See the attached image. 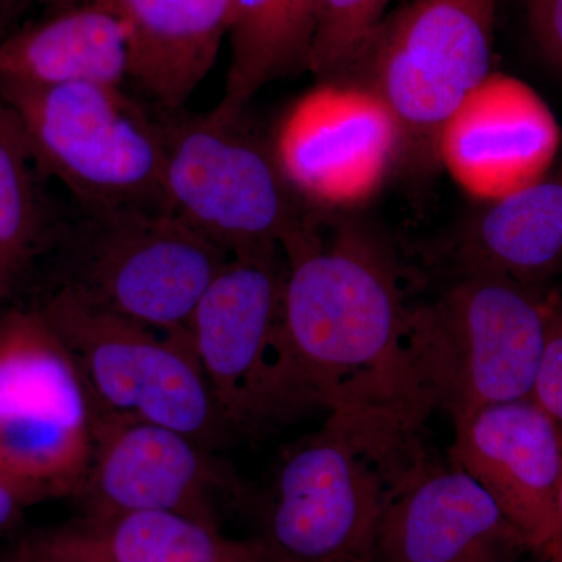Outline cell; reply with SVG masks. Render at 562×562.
<instances>
[{
	"label": "cell",
	"instance_id": "6da1fadb",
	"mask_svg": "<svg viewBox=\"0 0 562 562\" xmlns=\"http://www.w3.org/2000/svg\"><path fill=\"white\" fill-rule=\"evenodd\" d=\"M288 255L283 324L305 379L338 416L398 425L402 336L408 310L397 265L371 225L339 214Z\"/></svg>",
	"mask_w": 562,
	"mask_h": 562
},
{
	"label": "cell",
	"instance_id": "7a4b0ae2",
	"mask_svg": "<svg viewBox=\"0 0 562 562\" xmlns=\"http://www.w3.org/2000/svg\"><path fill=\"white\" fill-rule=\"evenodd\" d=\"M546 291L497 273H464L435 301L408 310L402 406L409 427L432 412L458 425L486 406L532 398Z\"/></svg>",
	"mask_w": 562,
	"mask_h": 562
},
{
	"label": "cell",
	"instance_id": "3957f363",
	"mask_svg": "<svg viewBox=\"0 0 562 562\" xmlns=\"http://www.w3.org/2000/svg\"><path fill=\"white\" fill-rule=\"evenodd\" d=\"M169 210L231 258L262 260L305 241L316 220L281 171L272 140L217 111L154 105ZM310 210V209H308Z\"/></svg>",
	"mask_w": 562,
	"mask_h": 562
},
{
	"label": "cell",
	"instance_id": "277c9868",
	"mask_svg": "<svg viewBox=\"0 0 562 562\" xmlns=\"http://www.w3.org/2000/svg\"><path fill=\"white\" fill-rule=\"evenodd\" d=\"M409 436L333 414L281 462L262 562H372L376 535Z\"/></svg>",
	"mask_w": 562,
	"mask_h": 562
},
{
	"label": "cell",
	"instance_id": "5b68a950",
	"mask_svg": "<svg viewBox=\"0 0 562 562\" xmlns=\"http://www.w3.org/2000/svg\"><path fill=\"white\" fill-rule=\"evenodd\" d=\"M43 177L83 209L169 210L166 154L154 106L122 87L0 81Z\"/></svg>",
	"mask_w": 562,
	"mask_h": 562
},
{
	"label": "cell",
	"instance_id": "8992f818",
	"mask_svg": "<svg viewBox=\"0 0 562 562\" xmlns=\"http://www.w3.org/2000/svg\"><path fill=\"white\" fill-rule=\"evenodd\" d=\"M58 222L55 288L151 327L187 328L195 305L232 260L171 211L83 209Z\"/></svg>",
	"mask_w": 562,
	"mask_h": 562
},
{
	"label": "cell",
	"instance_id": "52a82bcc",
	"mask_svg": "<svg viewBox=\"0 0 562 562\" xmlns=\"http://www.w3.org/2000/svg\"><path fill=\"white\" fill-rule=\"evenodd\" d=\"M284 273L277 257L232 258L188 322L217 412L231 432L261 436L324 406L284 330Z\"/></svg>",
	"mask_w": 562,
	"mask_h": 562
},
{
	"label": "cell",
	"instance_id": "ba28073f",
	"mask_svg": "<svg viewBox=\"0 0 562 562\" xmlns=\"http://www.w3.org/2000/svg\"><path fill=\"white\" fill-rule=\"evenodd\" d=\"M497 9L498 0H409L339 77L382 95L405 132L408 162L438 160L443 125L490 77Z\"/></svg>",
	"mask_w": 562,
	"mask_h": 562
},
{
	"label": "cell",
	"instance_id": "9c48e42d",
	"mask_svg": "<svg viewBox=\"0 0 562 562\" xmlns=\"http://www.w3.org/2000/svg\"><path fill=\"white\" fill-rule=\"evenodd\" d=\"M40 312L66 344L99 412L131 414L213 450L231 435L190 328L151 327L54 288Z\"/></svg>",
	"mask_w": 562,
	"mask_h": 562
},
{
	"label": "cell",
	"instance_id": "30bf717a",
	"mask_svg": "<svg viewBox=\"0 0 562 562\" xmlns=\"http://www.w3.org/2000/svg\"><path fill=\"white\" fill-rule=\"evenodd\" d=\"M99 408L79 364L40 310L0 319V468L36 502L76 497Z\"/></svg>",
	"mask_w": 562,
	"mask_h": 562
},
{
	"label": "cell",
	"instance_id": "8fae6325",
	"mask_svg": "<svg viewBox=\"0 0 562 562\" xmlns=\"http://www.w3.org/2000/svg\"><path fill=\"white\" fill-rule=\"evenodd\" d=\"M273 151L310 210L349 214L408 161L405 132L379 92L360 81H317L284 113Z\"/></svg>",
	"mask_w": 562,
	"mask_h": 562
},
{
	"label": "cell",
	"instance_id": "7c38bea8",
	"mask_svg": "<svg viewBox=\"0 0 562 562\" xmlns=\"http://www.w3.org/2000/svg\"><path fill=\"white\" fill-rule=\"evenodd\" d=\"M231 476L190 436L99 412L90 468L76 497L81 514L166 512L217 527L213 498Z\"/></svg>",
	"mask_w": 562,
	"mask_h": 562
},
{
	"label": "cell",
	"instance_id": "4fadbf2b",
	"mask_svg": "<svg viewBox=\"0 0 562 562\" xmlns=\"http://www.w3.org/2000/svg\"><path fill=\"white\" fill-rule=\"evenodd\" d=\"M560 147V125L541 95L491 72L443 125L438 161L462 191L491 203L541 180Z\"/></svg>",
	"mask_w": 562,
	"mask_h": 562
},
{
	"label": "cell",
	"instance_id": "5bb4252c",
	"mask_svg": "<svg viewBox=\"0 0 562 562\" xmlns=\"http://www.w3.org/2000/svg\"><path fill=\"white\" fill-rule=\"evenodd\" d=\"M450 460L482 484L531 552L549 558L557 528L562 435L538 403H497L454 425Z\"/></svg>",
	"mask_w": 562,
	"mask_h": 562
},
{
	"label": "cell",
	"instance_id": "9a60e30c",
	"mask_svg": "<svg viewBox=\"0 0 562 562\" xmlns=\"http://www.w3.org/2000/svg\"><path fill=\"white\" fill-rule=\"evenodd\" d=\"M528 550L471 475L417 464L392 486L372 562H516Z\"/></svg>",
	"mask_w": 562,
	"mask_h": 562
},
{
	"label": "cell",
	"instance_id": "2e32d148",
	"mask_svg": "<svg viewBox=\"0 0 562 562\" xmlns=\"http://www.w3.org/2000/svg\"><path fill=\"white\" fill-rule=\"evenodd\" d=\"M91 3L127 31V80L154 105L184 109L216 65L227 36L231 0H46Z\"/></svg>",
	"mask_w": 562,
	"mask_h": 562
},
{
	"label": "cell",
	"instance_id": "e0dca14e",
	"mask_svg": "<svg viewBox=\"0 0 562 562\" xmlns=\"http://www.w3.org/2000/svg\"><path fill=\"white\" fill-rule=\"evenodd\" d=\"M29 562H262L255 542L181 514H81L36 532L21 552Z\"/></svg>",
	"mask_w": 562,
	"mask_h": 562
},
{
	"label": "cell",
	"instance_id": "ac0fdd59",
	"mask_svg": "<svg viewBox=\"0 0 562 562\" xmlns=\"http://www.w3.org/2000/svg\"><path fill=\"white\" fill-rule=\"evenodd\" d=\"M458 276L497 273L552 286L562 277V158L541 180L508 198L484 203L453 246Z\"/></svg>",
	"mask_w": 562,
	"mask_h": 562
},
{
	"label": "cell",
	"instance_id": "d6986e66",
	"mask_svg": "<svg viewBox=\"0 0 562 562\" xmlns=\"http://www.w3.org/2000/svg\"><path fill=\"white\" fill-rule=\"evenodd\" d=\"M127 69V31L91 3L50 7L0 38V81L122 87Z\"/></svg>",
	"mask_w": 562,
	"mask_h": 562
},
{
	"label": "cell",
	"instance_id": "ffe728a7",
	"mask_svg": "<svg viewBox=\"0 0 562 562\" xmlns=\"http://www.w3.org/2000/svg\"><path fill=\"white\" fill-rule=\"evenodd\" d=\"M321 0H231V63L214 111L243 116L272 81L308 69Z\"/></svg>",
	"mask_w": 562,
	"mask_h": 562
},
{
	"label": "cell",
	"instance_id": "44dd1931",
	"mask_svg": "<svg viewBox=\"0 0 562 562\" xmlns=\"http://www.w3.org/2000/svg\"><path fill=\"white\" fill-rule=\"evenodd\" d=\"M41 177L16 114L0 95V297L49 250L57 232Z\"/></svg>",
	"mask_w": 562,
	"mask_h": 562
},
{
	"label": "cell",
	"instance_id": "7402d4cb",
	"mask_svg": "<svg viewBox=\"0 0 562 562\" xmlns=\"http://www.w3.org/2000/svg\"><path fill=\"white\" fill-rule=\"evenodd\" d=\"M391 0H321L308 69L317 81L346 74L384 20Z\"/></svg>",
	"mask_w": 562,
	"mask_h": 562
},
{
	"label": "cell",
	"instance_id": "603a6c76",
	"mask_svg": "<svg viewBox=\"0 0 562 562\" xmlns=\"http://www.w3.org/2000/svg\"><path fill=\"white\" fill-rule=\"evenodd\" d=\"M546 308V346L532 401L552 417L562 435V288H547Z\"/></svg>",
	"mask_w": 562,
	"mask_h": 562
},
{
	"label": "cell",
	"instance_id": "cb8c5ba5",
	"mask_svg": "<svg viewBox=\"0 0 562 562\" xmlns=\"http://www.w3.org/2000/svg\"><path fill=\"white\" fill-rule=\"evenodd\" d=\"M524 13L532 49L562 74V0H524Z\"/></svg>",
	"mask_w": 562,
	"mask_h": 562
},
{
	"label": "cell",
	"instance_id": "d4e9b609",
	"mask_svg": "<svg viewBox=\"0 0 562 562\" xmlns=\"http://www.w3.org/2000/svg\"><path fill=\"white\" fill-rule=\"evenodd\" d=\"M33 503L38 502L31 492L0 468V532L13 527Z\"/></svg>",
	"mask_w": 562,
	"mask_h": 562
},
{
	"label": "cell",
	"instance_id": "484cf974",
	"mask_svg": "<svg viewBox=\"0 0 562 562\" xmlns=\"http://www.w3.org/2000/svg\"><path fill=\"white\" fill-rule=\"evenodd\" d=\"M38 0H0V38L18 27V22Z\"/></svg>",
	"mask_w": 562,
	"mask_h": 562
},
{
	"label": "cell",
	"instance_id": "4316f807",
	"mask_svg": "<svg viewBox=\"0 0 562 562\" xmlns=\"http://www.w3.org/2000/svg\"><path fill=\"white\" fill-rule=\"evenodd\" d=\"M547 560L550 562H560L562 560V472L557 497V528H554L552 550H550Z\"/></svg>",
	"mask_w": 562,
	"mask_h": 562
},
{
	"label": "cell",
	"instance_id": "83f0119b",
	"mask_svg": "<svg viewBox=\"0 0 562 562\" xmlns=\"http://www.w3.org/2000/svg\"><path fill=\"white\" fill-rule=\"evenodd\" d=\"M2 562H29V561L25 560V558L22 557L21 553H18L16 557L13 558V560L2 561Z\"/></svg>",
	"mask_w": 562,
	"mask_h": 562
},
{
	"label": "cell",
	"instance_id": "f1b7e54d",
	"mask_svg": "<svg viewBox=\"0 0 562 562\" xmlns=\"http://www.w3.org/2000/svg\"><path fill=\"white\" fill-rule=\"evenodd\" d=\"M560 562H562V560Z\"/></svg>",
	"mask_w": 562,
	"mask_h": 562
}]
</instances>
